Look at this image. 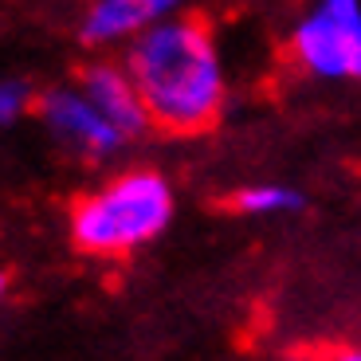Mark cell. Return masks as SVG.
Listing matches in <instances>:
<instances>
[{
    "label": "cell",
    "mask_w": 361,
    "mask_h": 361,
    "mask_svg": "<svg viewBox=\"0 0 361 361\" xmlns=\"http://www.w3.org/2000/svg\"><path fill=\"white\" fill-rule=\"evenodd\" d=\"M154 126L192 134L220 118L228 102V75L216 36L200 20L169 16L126 44V59Z\"/></svg>",
    "instance_id": "obj_1"
},
{
    "label": "cell",
    "mask_w": 361,
    "mask_h": 361,
    "mask_svg": "<svg viewBox=\"0 0 361 361\" xmlns=\"http://www.w3.org/2000/svg\"><path fill=\"white\" fill-rule=\"evenodd\" d=\"M177 197L157 169H126L90 189L71 212L75 244L90 255H130L169 228Z\"/></svg>",
    "instance_id": "obj_2"
},
{
    "label": "cell",
    "mask_w": 361,
    "mask_h": 361,
    "mask_svg": "<svg viewBox=\"0 0 361 361\" xmlns=\"http://www.w3.org/2000/svg\"><path fill=\"white\" fill-rule=\"evenodd\" d=\"M295 63L322 82H361V0H314L290 32Z\"/></svg>",
    "instance_id": "obj_3"
},
{
    "label": "cell",
    "mask_w": 361,
    "mask_h": 361,
    "mask_svg": "<svg viewBox=\"0 0 361 361\" xmlns=\"http://www.w3.org/2000/svg\"><path fill=\"white\" fill-rule=\"evenodd\" d=\"M44 130L63 145L67 154L82 157V161H114L122 149L130 145L126 134H118L106 118L99 114V106L82 94V87H55L47 94H39L36 102Z\"/></svg>",
    "instance_id": "obj_4"
},
{
    "label": "cell",
    "mask_w": 361,
    "mask_h": 361,
    "mask_svg": "<svg viewBox=\"0 0 361 361\" xmlns=\"http://www.w3.org/2000/svg\"><path fill=\"white\" fill-rule=\"evenodd\" d=\"M79 87H82V94L99 106V114L106 118L118 134H126L130 142H137L145 130L154 126L142 90H137V82H134V75H130L126 63H90L87 71H82Z\"/></svg>",
    "instance_id": "obj_5"
},
{
    "label": "cell",
    "mask_w": 361,
    "mask_h": 361,
    "mask_svg": "<svg viewBox=\"0 0 361 361\" xmlns=\"http://www.w3.org/2000/svg\"><path fill=\"white\" fill-rule=\"evenodd\" d=\"M180 0H94L82 16V39L90 47H118L130 44L154 27L157 20L177 16Z\"/></svg>",
    "instance_id": "obj_6"
},
{
    "label": "cell",
    "mask_w": 361,
    "mask_h": 361,
    "mask_svg": "<svg viewBox=\"0 0 361 361\" xmlns=\"http://www.w3.org/2000/svg\"><path fill=\"white\" fill-rule=\"evenodd\" d=\"M235 208L247 212V216H290V212H302V208H307V197H302L295 185L263 180V185H247V189H240Z\"/></svg>",
    "instance_id": "obj_7"
},
{
    "label": "cell",
    "mask_w": 361,
    "mask_h": 361,
    "mask_svg": "<svg viewBox=\"0 0 361 361\" xmlns=\"http://www.w3.org/2000/svg\"><path fill=\"white\" fill-rule=\"evenodd\" d=\"M36 90L24 79H0V126H16L27 110H36Z\"/></svg>",
    "instance_id": "obj_8"
},
{
    "label": "cell",
    "mask_w": 361,
    "mask_h": 361,
    "mask_svg": "<svg viewBox=\"0 0 361 361\" xmlns=\"http://www.w3.org/2000/svg\"><path fill=\"white\" fill-rule=\"evenodd\" d=\"M330 361H361V350H342V353H334Z\"/></svg>",
    "instance_id": "obj_9"
},
{
    "label": "cell",
    "mask_w": 361,
    "mask_h": 361,
    "mask_svg": "<svg viewBox=\"0 0 361 361\" xmlns=\"http://www.w3.org/2000/svg\"><path fill=\"white\" fill-rule=\"evenodd\" d=\"M0 295H4V275H0Z\"/></svg>",
    "instance_id": "obj_10"
}]
</instances>
